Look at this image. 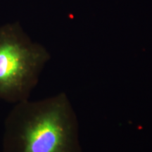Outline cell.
Segmentation results:
<instances>
[{"instance_id":"obj_2","label":"cell","mask_w":152,"mask_h":152,"mask_svg":"<svg viewBox=\"0 0 152 152\" xmlns=\"http://www.w3.org/2000/svg\"><path fill=\"white\" fill-rule=\"evenodd\" d=\"M50 58L16 25L0 28V99L17 104L29 99Z\"/></svg>"},{"instance_id":"obj_1","label":"cell","mask_w":152,"mask_h":152,"mask_svg":"<svg viewBox=\"0 0 152 152\" xmlns=\"http://www.w3.org/2000/svg\"><path fill=\"white\" fill-rule=\"evenodd\" d=\"M2 152H83L67 94L15 104L5 119Z\"/></svg>"}]
</instances>
